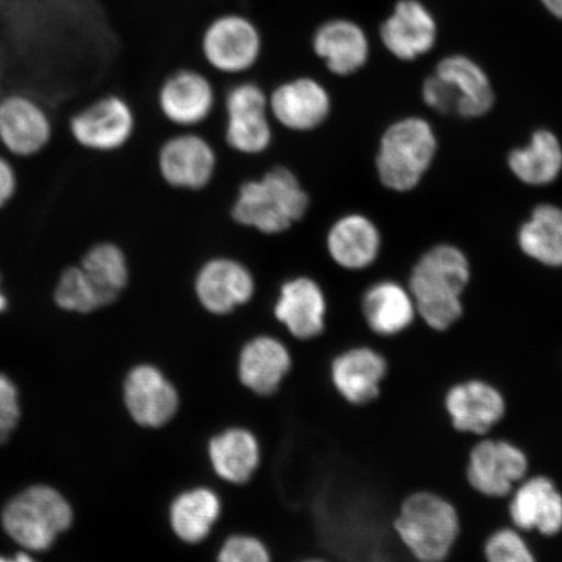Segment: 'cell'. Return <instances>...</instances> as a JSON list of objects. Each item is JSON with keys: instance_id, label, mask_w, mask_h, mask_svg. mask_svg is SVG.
Listing matches in <instances>:
<instances>
[{"instance_id": "74e56055", "label": "cell", "mask_w": 562, "mask_h": 562, "mask_svg": "<svg viewBox=\"0 0 562 562\" xmlns=\"http://www.w3.org/2000/svg\"><path fill=\"white\" fill-rule=\"evenodd\" d=\"M10 307V299L7 296V293L4 291L3 286V278L2 273H0V315L4 314L7 311H9Z\"/></svg>"}, {"instance_id": "f35d334b", "label": "cell", "mask_w": 562, "mask_h": 562, "mask_svg": "<svg viewBox=\"0 0 562 562\" xmlns=\"http://www.w3.org/2000/svg\"><path fill=\"white\" fill-rule=\"evenodd\" d=\"M0 562H37L30 554L20 552L15 558L9 559L0 557Z\"/></svg>"}, {"instance_id": "ab89813d", "label": "cell", "mask_w": 562, "mask_h": 562, "mask_svg": "<svg viewBox=\"0 0 562 562\" xmlns=\"http://www.w3.org/2000/svg\"><path fill=\"white\" fill-rule=\"evenodd\" d=\"M299 562H327V561L322 560V559H305V560H301Z\"/></svg>"}, {"instance_id": "52a82bcc", "label": "cell", "mask_w": 562, "mask_h": 562, "mask_svg": "<svg viewBox=\"0 0 562 562\" xmlns=\"http://www.w3.org/2000/svg\"><path fill=\"white\" fill-rule=\"evenodd\" d=\"M226 126L224 138L232 150L257 157L270 149L273 122L269 93L256 81H240L224 97Z\"/></svg>"}, {"instance_id": "ba28073f", "label": "cell", "mask_w": 562, "mask_h": 562, "mask_svg": "<svg viewBox=\"0 0 562 562\" xmlns=\"http://www.w3.org/2000/svg\"><path fill=\"white\" fill-rule=\"evenodd\" d=\"M136 128L135 110L119 94L97 98L75 112L68 122L75 144L83 150L100 154L122 150L135 136Z\"/></svg>"}, {"instance_id": "f1b7e54d", "label": "cell", "mask_w": 562, "mask_h": 562, "mask_svg": "<svg viewBox=\"0 0 562 562\" xmlns=\"http://www.w3.org/2000/svg\"><path fill=\"white\" fill-rule=\"evenodd\" d=\"M519 250L531 261L561 269L562 267V207L540 203L517 231Z\"/></svg>"}, {"instance_id": "836d02e7", "label": "cell", "mask_w": 562, "mask_h": 562, "mask_svg": "<svg viewBox=\"0 0 562 562\" xmlns=\"http://www.w3.org/2000/svg\"><path fill=\"white\" fill-rule=\"evenodd\" d=\"M20 419L19 395L15 384L0 374V445L10 438Z\"/></svg>"}, {"instance_id": "7a4b0ae2", "label": "cell", "mask_w": 562, "mask_h": 562, "mask_svg": "<svg viewBox=\"0 0 562 562\" xmlns=\"http://www.w3.org/2000/svg\"><path fill=\"white\" fill-rule=\"evenodd\" d=\"M311 195L290 168L277 166L238 187L231 216L244 228L266 236L283 235L305 220Z\"/></svg>"}, {"instance_id": "3957f363", "label": "cell", "mask_w": 562, "mask_h": 562, "mask_svg": "<svg viewBox=\"0 0 562 562\" xmlns=\"http://www.w3.org/2000/svg\"><path fill=\"white\" fill-rule=\"evenodd\" d=\"M439 140L430 122L407 116L392 123L379 139L375 167L381 184L395 193L417 189L434 165Z\"/></svg>"}, {"instance_id": "e0dca14e", "label": "cell", "mask_w": 562, "mask_h": 562, "mask_svg": "<svg viewBox=\"0 0 562 562\" xmlns=\"http://www.w3.org/2000/svg\"><path fill=\"white\" fill-rule=\"evenodd\" d=\"M312 52L329 74L337 77L353 76L367 66L370 41L356 21L334 18L323 21L312 35Z\"/></svg>"}, {"instance_id": "5b68a950", "label": "cell", "mask_w": 562, "mask_h": 562, "mask_svg": "<svg viewBox=\"0 0 562 562\" xmlns=\"http://www.w3.org/2000/svg\"><path fill=\"white\" fill-rule=\"evenodd\" d=\"M3 527L16 543L31 551L50 548L74 522V510L66 497L47 486L21 492L3 512Z\"/></svg>"}, {"instance_id": "d4e9b609", "label": "cell", "mask_w": 562, "mask_h": 562, "mask_svg": "<svg viewBox=\"0 0 562 562\" xmlns=\"http://www.w3.org/2000/svg\"><path fill=\"white\" fill-rule=\"evenodd\" d=\"M361 311L371 331L384 337L405 333L418 316L409 288L385 279L364 291Z\"/></svg>"}, {"instance_id": "8992f818", "label": "cell", "mask_w": 562, "mask_h": 562, "mask_svg": "<svg viewBox=\"0 0 562 562\" xmlns=\"http://www.w3.org/2000/svg\"><path fill=\"white\" fill-rule=\"evenodd\" d=\"M265 40L255 20L240 12L211 19L200 37V53L211 70L223 76H243L262 59Z\"/></svg>"}, {"instance_id": "d6a6232c", "label": "cell", "mask_w": 562, "mask_h": 562, "mask_svg": "<svg viewBox=\"0 0 562 562\" xmlns=\"http://www.w3.org/2000/svg\"><path fill=\"white\" fill-rule=\"evenodd\" d=\"M216 562H272L269 548L249 533H235L224 540Z\"/></svg>"}, {"instance_id": "4316f807", "label": "cell", "mask_w": 562, "mask_h": 562, "mask_svg": "<svg viewBox=\"0 0 562 562\" xmlns=\"http://www.w3.org/2000/svg\"><path fill=\"white\" fill-rule=\"evenodd\" d=\"M507 164L512 175L524 186H551L562 173V143L557 133L538 130L529 143L508 154Z\"/></svg>"}, {"instance_id": "cb8c5ba5", "label": "cell", "mask_w": 562, "mask_h": 562, "mask_svg": "<svg viewBox=\"0 0 562 562\" xmlns=\"http://www.w3.org/2000/svg\"><path fill=\"white\" fill-rule=\"evenodd\" d=\"M435 75L447 82L456 100V115L480 119L495 104V91L486 70L467 55L453 54L442 58Z\"/></svg>"}, {"instance_id": "e575fe53", "label": "cell", "mask_w": 562, "mask_h": 562, "mask_svg": "<svg viewBox=\"0 0 562 562\" xmlns=\"http://www.w3.org/2000/svg\"><path fill=\"white\" fill-rule=\"evenodd\" d=\"M422 98L428 108L440 114H456V100L451 88L438 75L428 76L422 86Z\"/></svg>"}, {"instance_id": "d6986e66", "label": "cell", "mask_w": 562, "mask_h": 562, "mask_svg": "<svg viewBox=\"0 0 562 562\" xmlns=\"http://www.w3.org/2000/svg\"><path fill=\"white\" fill-rule=\"evenodd\" d=\"M292 367L290 348L278 337L265 334L246 341L237 358L238 379L258 396L277 393Z\"/></svg>"}, {"instance_id": "6da1fadb", "label": "cell", "mask_w": 562, "mask_h": 562, "mask_svg": "<svg viewBox=\"0 0 562 562\" xmlns=\"http://www.w3.org/2000/svg\"><path fill=\"white\" fill-rule=\"evenodd\" d=\"M470 280L472 265L459 246L445 243L426 250L407 281L419 318L434 331L452 328L462 318V296Z\"/></svg>"}, {"instance_id": "5bb4252c", "label": "cell", "mask_w": 562, "mask_h": 562, "mask_svg": "<svg viewBox=\"0 0 562 562\" xmlns=\"http://www.w3.org/2000/svg\"><path fill=\"white\" fill-rule=\"evenodd\" d=\"M158 109L168 123L192 130L209 121L216 108V90L201 70L186 67L173 70L161 81Z\"/></svg>"}, {"instance_id": "7402d4cb", "label": "cell", "mask_w": 562, "mask_h": 562, "mask_svg": "<svg viewBox=\"0 0 562 562\" xmlns=\"http://www.w3.org/2000/svg\"><path fill=\"white\" fill-rule=\"evenodd\" d=\"M446 409L457 431L486 435L504 418L507 403L494 385L474 379L448 391Z\"/></svg>"}, {"instance_id": "ac0fdd59", "label": "cell", "mask_w": 562, "mask_h": 562, "mask_svg": "<svg viewBox=\"0 0 562 562\" xmlns=\"http://www.w3.org/2000/svg\"><path fill=\"white\" fill-rule=\"evenodd\" d=\"M383 246L382 232L368 215L349 213L337 217L326 235L329 259L340 269L363 271L375 265Z\"/></svg>"}, {"instance_id": "7c38bea8", "label": "cell", "mask_w": 562, "mask_h": 562, "mask_svg": "<svg viewBox=\"0 0 562 562\" xmlns=\"http://www.w3.org/2000/svg\"><path fill=\"white\" fill-rule=\"evenodd\" d=\"M216 170L217 156L213 144L194 132L166 139L158 151L161 180L179 191H202L214 180Z\"/></svg>"}, {"instance_id": "277c9868", "label": "cell", "mask_w": 562, "mask_h": 562, "mask_svg": "<svg viewBox=\"0 0 562 562\" xmlns=\"http://www.w3.org/2000/svg\"><path fill=\"white\" fill-rule=\"evenodd\" d=\"M393 526L398 539L419 562L446 561L461 531L453 505L428 491L407 496Z\"/></svg>"}, {"instance_id": "8d00e7d4", "label": "cell", "mask_w": 562, "mask_h": 562, "mask_svg": "<svg viewBox=\"0 0 562 562\" xmlns=\"http://www.w3.org/2000/svg\"><path fill=\"white\" fill-rule=\"evenodd\" d=\"M552 16L562 20V0H540Z\"/></svg>"}, {"instance_id": "2e32d148", "label": "cell", "mask_w": 562, "mask_h": 562, "mask_svg": "<svg viewBox=\"0 0 562 562\" xmlns=\"http://www.w3.org/2000/svg\"><path fill=\"white\" fill-rule=\"evenodd\" d=\"M529 472V459L507 440L484 439L469 456L467 476L470 486L487 497L512 494Z\"/></svg>"}, {"instance_id": "9a60e30c", "label": "cell", "mask_w": 562, "mask_h": 562, "mask_svg": "<svg viewBox=\"0 0 562 562\" xmlns=\"http://www.w3.org/2000/svg\"><path fill=\"white\" fill-rule=\"evenodd\" d=\"M272 314L294 339L314 340L326 331L327 294L318 280L312 277L286 279L279 288Z\"/></svg>"}, {"instance_id": "484cf974", "label": "cell", "mask_w": 562, "mask_h": 562, "mask_svg": "<svg viewBox=\"0 0 562 562\" xmlns=\"http://www.w3.org/2000/svg\"><path fill=\"white\" fill-rule=\"evenodd\" d=\"M210 465L222 481L241 486L248 483L261 465V445L245 427H229L209 441Z\"/></svg>"}, {"instance_id": "9c48e42d", "label": "cell", "mask_w": 562, "mask_h": 562, "mask_svg": "<svg viewBox=\"0 0 562 562\" xmlns=\"http://www.w3.org/2000/svg\"><path fill=\"white\" fill-rule=\"evenodd\" d=\"M193 293L203 311L215 316H227L255 299L257 279L250 267L240 259L217 256L207 259L196 270Z\"/></svg>"}, {"instance_id": "f546056e", "label": "cell", "mask_w": 562, "mask_h": 562, "mask_svg": "<svg viewBox=\"0 0 562 562\" xmlns=\"http://www.w3.org/2000/svg\"><path fill=\"white\" fill-rule=\"evenodd\" d=\"M79 265L93 283L115 304L131 281L128 256L121 245L100 241L90 246Z\"/></svg>"}, {"instance_id": "83f0119b", "label": "cell", "mask_w": 562, "mask_h": 562, "mask_svg": "<svg viewBox=\"0 0 562 562\" xmlns=\"http://www.w3.org/2000/svg\"><path fill=\"white\" fill-rule=\"evenodd\" d=\"M222 498L209 487L180 492L168 510L175 537L187 544L205 542L222 516Z\"/></svg>"}, {"instance_id": "8fae6325", "label": "cell", "mask_w": 562, "mask_h": 562, "mask_svg": "<svg viewBox=\"0 0 562 562\" xmlns=\"http://www.w3.org/2000/svg\"><path fill=\"white\" fill-rule=\"evenodd\" d=\"M53 138V119L44 104L23 93L0 100V146L5 156L37 157L50 146Z\"/></svg>"}, {"instance_id": "4dcf8cb0", "label": "cell", "mask_w": 562, "mask_h": 562, "mask_svg": "<svg viewBox=\"0 0 562 562\" xmlns=\"http://www.w3.org/2000/svg\"><path fill=\"white\" fill-rule=\"evenodd\" d=\"M52 299L59 311L79 315L93 314L114 305L79 263L67 266L60 271Z\"/></svg>"}, {"instance_id": "4fadbf2b", "label": "cell", "mask_w": 562, "mask_h": 562, "mask_svg": "<svg viewBox=\"0 0 562 562\" xmlns=\"http://www.w3.org/2000/svg\"><path fill=\"white\" fill-rule=\"evenodd\" d=\"M123 398L131 418L140 427H165L180 407L178 389L164 371L153 363H138L126 374Z\"/></svg>"}, {"instance_id": "44dd1931", "label": "cell", "mask_w": 562, "mask_h": 562, "mask_svg": "<svg viewBox=\"0 0 562 562\" xmlns=\"http://www.w3.org/2000/svg\"><path fill=\"white\" fill-rule=\"evenodd\" d=\"M389 362L378 350L353 347L341 351L331 363V381L351 405H367L381 395Z\"/></svg>"}, {"instance_id": "d590c367", "label": "cell", "mask_w": 562, "mask_h": 562, "mask_svg": "<svg viewBox=\"0 0 562 562\" xmlns=\"http://www.w3.org/2000/svg\"><path fill=\"white\" fill-rule=\"evenodd\" d=\"M19 173L9 156L0 154V211L9 207L19 192Z\"/></svg>"}, {"instance_id": "603a6c76", "label": "cell", "mask_w": 562, "mask_h": 562, "mask_svg": "<svg viewBox=\"0 0 562 562\" xmlns=\"http://www.w3.org/2000/svg\"><path fill=\"white\" fill-rule=\"evenodd\" d=\"M509 516L518 530L558 536L562 531V494L550 477L531 476L513 492Z\"/></svg>"}, {"instance_id": "ffe728a7", "label": "cell", "mask_w": 562, "mask_h": 562, "mask_svg": "<svg viewBox=\"0 0 562 562\" xmlns=\"http://www.w3.org/2000/svg\"><path fill=\"white\" fill-rule=\"evenodd\" d=\"M437 38V21L419 0H400L381 27V40L386 50L404 61L416 60L430 53Z\"/></svg>"}, {"instance_id": "30bf717a", "label": "cell", "mask_w": 562, "mask_h": 562, "mask_svg": "<svg viewBox=\"0 0 562 562\" xmlns=\"http://www.w3.org/2000/svg\"><path fill=\"white\" fill-rule=\"evenodd\" d=\"M273 123L293 133H311L325 125L333 112V97L313 76H294L269 93Z\"/></svg>"}, {"instance_id": "1f68e13d", "label": "cell", "mask_w": 562, "mask_h": 562, "mask_svg": "<svg viewBox=\"0 0 562 562\" xmlns=\"http://www.w3.org/2000/svg\"><path fill=\"white\" fill-rule=\"evenodd\" d=\"M487 562H537L521 532L501 529L492 533L484 544Z\"/></svg>"}]
</instances>
